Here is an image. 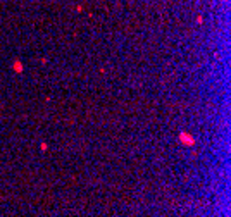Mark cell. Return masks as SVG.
<instances>
[{"mask_svg": "<svg viewBox=\"0 0 231 217\" xmlns=\"http://www.w3.org/2000/svg\"><path fill=\"white\" fill-rule=\"evenodd\" d=\"M181 138H183V141H185L186 145H192V143H193V140H192L188 135H181Z\"/></svg>", "mask_w": 231, "mask_h": 217, "instance_id": "cell-1", "label": "cell"}]
</instances>
